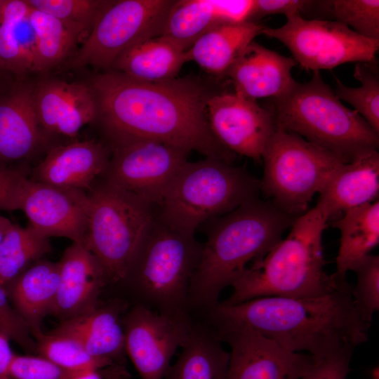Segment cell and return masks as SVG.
Masks as SVG:
<instances>
[{"label":"cell","mask_w":379,"mask_h":379,"mask_svg":"<svg viewBox=\"0 0 379 379\" xmlns=\"http://www.w3.org/2000/svg\"><path fill=\"white\" fill-rule=\"evenodd\" d=\"M350 271L357 274V284L352 287V298L356 310L364 321L371 324L379 310V256L368 255L357 262Z\"/></svg>","instance_id":"37"},{"label":"cell","mask_w":379,"mask_h":379,"mask_svg":"<svg viewBox=\"0 0 379 379\" xmlns=\"http://www.w3.org/2000/svg\"><path fill=\"white\" fill-rule=\"evenodd\" d=\"M1 1H2V0H0V9H1ZM1 72H0V73H1Z\"/></svg>","instance_id":"47"},{"label":"cell","mask_w":379,"mask_h":379,"mask_svg":"<svg viewBox=\"0 0 379 379\" xmlns=\"http://www.w3.org/2000/svg\"><path fill=\"white\" fill-rule=\"evenodd\" d=\"M72 379H101V374L95 371H85Z\"/></svg>","instance_id":"46"},{"label":"cell","mask_w":379,"mask_h":379,"mask_svg":"<svg viewBox=\"0 0 379 379\" xmlns=\"http://www.w3.org/2000/svg\"><path fill=\"white\" fill-rule=\"evenodd\" d=\"M36 351L58 366L73 371H95L109 379H129L124 365L111 359L90 354L70 338L41 331L32 335Z\"/></svg>","instance_id":"32"},{"label":"cell","mask_w":379,"mask_h":379,"mask_svg":"<svg viewBox=\"0 0 379 379\" xmlns=\"http://www.w3.org/2000/svg\"><path fill=\"white\" fill-rule=\"evenodd\" d=\"M354 351H343L315 363L300 379H346Z\"/></svg>","instance_id":"41"},{"label":"cell","mask_w":379,"mask_h":379,"mask_svg":"<svg viewBox=\"0 0 379 379\" xmlns=\"http://www.w3.org/2000/svg\"><path fill=\"white\" fill-rule=\"evenodd\" d=\"M27 0H2L0 9V72L18 77L34 73L35 35Z\"/></svg>","instance_id":"26"},{"label":"cell","mask_w":379,"mask_h":379,"mask_svg":"<svg viewBox=\"0 0 379 379\" xmlns=\"http://www.w3.org/2000/svg\"><path fill=\"white\" fill-rule=\"evenodd\" d=\"M29 77L0 73V166L32 157L46 142Z\"/></svg>","instance_id":"16"},{"label":"cell","mask_w":379,"mask_h":379,"mask_svg":"<svg viewBox=\"0 0 379 379\" xmlns=\"http://www.w3.org/2000/svg\"><path fill=\"white\" fill-rule=\"evenodd\" d=\"M260 190L277 208L298 218L305 213L345 158L300 135L276 128L262 157Z\"/></svg>","instance_id":"9"},{"label":"cell","mask_w":379,"mask_h":379,"mask_svg":"<svg viewBox=\"0 0 379 379\" xmlns=\"http://www.w3.org/2000/svg\"><path fill=\"white\" fill-rule=\"evenodd\" d=\"M317 204L329 220L346 211L378 200L379 153L365 152L340 166L319 193Z\"/></svg>","instance_id":"23"},{"label":"cell","mask_w":379,"mask_h":379,"mask_svg":"<svg viewBox=\"0 0 379 379\" xmlns=\"http://www.w3.org/2000/svg\"><path fill=\"white\" fill-rule=\"evenodd\" d=\"M9 340L0 332V379H13L9 374V366L13 355Z\"/></svg>","instance_id":"43"},{"label":"cell","mask_w":379,"mask_h":379,"mask_svg":"<svg viewBox=\"0 0 379 379\" xmlns=\"http://www.w3.org/2000/svg\"><path fill=\"white\" fill-rule=\"evenodd\" d=\"M87 83L95 96L97 121L109 149L154 140L232 164L234 154L216 139L209 126L206 104L212 94L199 84L177 77L145 81L112 69Z\"/></svg>","instance_id":"1"},{"label":"cell","mask_w":379,"mask_h":379,"mask_svg":"<svg viewBox=\"0 0 379 379\" xmlns=\"http://www.w3.org/2000/svg\"><path fill=\"white\" fill-rule=\"evenodd\" d=\"M83 243L101 265L107 282L120 283L157 215V208L102 178L86 191Z\"/></svg>","instance_id":"8"},{"label":"cell","mask_w":379,"mask_h":379,"mask_svg":"<svg viewBox=\"0 0 379 379\" xmlns=\"http://www.w3.org/2000/svg\"><path fill=\"white\" fill-rule=\"evenodd\" d=\"M27 177L20 172L14 177L0 182V210H18L19 199Z\"/></svg>","instance_id":"42"},{"label":"cell","mask_w":379,"mask_h":379,"mask_svg":"<svg viewBox=\"0 0 379 379\" xmlns=\"http://www.w3.org/2000/svg\"><path fill=\"white\" fill-rule=\"evenodd\" d=\"M354 77L360 82L357 87L347 86L334 75L335 94L354 107L369 126L379 133V72L377 60L356 62Z\"/></svg>","instance_id":"34"},{"label":"cell","mask_w":379,"mask_h":379,"mask_svg":"<svg viewBox=\"0 0 379 379\" xmlns=\"http://www.w3.org/2000/svg\"><path fill=\"white\" fill-rule=\"evenodd\" d=\"M59 263V285L51 314L65 320L96 307L108 282L95 255L83 242H73Z\"/></svg>","instance_id":"20"},{"label":"cell","mask_w":379,"mask_h":379,"mask_svg":"<svg viewBox=\"0 0 379 379\" xmlns=\"http://www.w3.org/2000/svg\"><path fill=\"white\" fill-rule=\"evenodd\" d=\"M51 250L49 238L29 224H13L0 244V284L12 282L25 269Z\"/></svg>","instance_id":"33"},{"label":"cell","mask_w":379,"mask_h":379,"mask_svg":"<svg viewBox=\"0 0 379 379\" xmlns=\"http://www.w3.org/2000/svg\"><path fill=\"white\" fill-rule=\"evenodd\" d=\"M207 118L216 139L232 153L259 163L276 130L268 108L234 93L211 95L206 104Z\"/></svg>","instance_id":"14"},{"label":"cell","mask_w":379,"mask_h":379,"mask_svg":"<svg viewBox=\"0 0 379 379\" xmlns=\"http://www.w3.org/2000/svg\"><path fill=\"white\" fill-rule=\"evenodd\" d=\"M13 223L6 218L0 215V244L9 229L12 227Z\"/></svg>","instance_id":"45"},{"label":"cell","mask_w":379,"mask_h":379,"mask_svg":"<svg viewBox=\"0 0 379 379\" xmlns=\"http://www.w3.org/2000/svg\"><path fill=\"white\" fill-rule=\"evenodd\" d=\"M34 105L39 124L48 133L77 136L96 121L98 103L89 84L46 78L34 82Z\"/></svg>","instance_id":"18"},{"label":"cell","mask_w":379,"mask_h":379,"mask_svg":"<svg viewBox=\"0 0 379 379\" xmlns=\"http://www.w3.org/2000/svg\"><path fill=\"white\" fill-rule=\"evenodd\" d=\"M295 219L257 197L206 222L207 238L188 293L192 317L201 316L218 304L222 291L249 263L266 255Z\"/></svg>","instance_id":"3"},{"label":"cell","mask_w":379,"mask_h":379,"mask_svg":"<svg viewBox=\"0 0 379 379\" xmlns=\"http://www.w3.org/2000/svg\"><path fill=\"white\" fill-rule=\"evenodd\" d=\"M85 192L58 188L27 178L18 210L24 212L29 225L41 234L83 242L86 231Z\"/></svg>","instance_id":"17"},{"label":"cell","mask_w":379,"mask_h":379,"mask_svg":"<svg viewBox=\"0 0 379 379\" xmlns=\"http://www.w3.org/2000/svg\"><path fill=\"white\" fill-rule=\"evenodd\" d=\"M201 244L194 234L169 226L157 213L120 282L133 291L134 305L191 326L188 293Z\"/></svg>","instance_id":"5"},{"label":"cell","mask_w":379,"mask_h":379,"mask_svg":"<svg viewBox=\"0 0 379 379\" xmlns=\"http://www.w3.org/2000/svg\"><path fill=\"white\" fill-rule=\"evenodd\" d=\"M126 304L121 300L100 306L65 319L51 331L75 340L90 354L124 365Z\"/></svg>","instance_id":"22"},{"label":"cell","mask_w":379,"mask_h":379,"mask_svg":"<svg viewBox=\"0 0 379 379\" xmlns=\"http://www.w3.org/2000/svg\"><path fill=\"white\" fill-rule=\"evenodd\" d=\"M276 128L293 133L349 162L378 150L379 133L358 112L345 107L334 90L314 72L307 82H296L268 108Z\"/></svg>","instance_id":"6"},{"label":"cell","mask_w":379,"mask_h":379,"mask_svg":"<svg viewBox=\"0 0 379 379\" xmlns=\"http://www.w3.org/2000/svg\"><path fill=\"white\" fill-rule=\"evenodd\" d=\"M317 3V1L308 0L251 1L246 21L258 22L261 18L271 15H284L287 18L312 9Z\"/></svg>","instance_id":"40"},{"label":"cell","mask_w":379,"mask_h":379,"mask_svg":"<svg viewBox=\"0 0 379 379\" xmlns=\"http://www.w3.org/2000/svg\"><path fill=\"white\" fill-rule=\"evenodd\" d=\"M21 171L7 166H0V182L8 180Z\"/></svg>","instance_id":"44"},{"label":"cell","mask_w":379,"mask_h":379,"mask_svg":"<svg viewBox=\"0 0 379 379\" xmlns=\"http://www.w3.org/2000/svg\"><path fill=\"white\" fill-rule=\"evenodd\" d=\"M328 220L319 204L296 218L288 236L246 268L222 302L233 305L267 296L317 297L329 292L339 275L324 272L322 234Z\"/></svg>","instance_id":"4"},{"label":"cell","mask_w":379,"mask_h":379,"mask_svg":"<svg viewBox=\"0 0 379 379\" xmlns=\"http://www.w3.org/2000/svg\"><path fill=\"white\" fill-rule=\"evenodd\" d=\"M279 27H266L261 34L275 39L290 51L306 70L331 69L347 62L376 60L379 41L368 39L335 20L286 18Z\"/></svg>","instance_id":"11"},{"label":"cell","mask_w":379,"mask_h":379,"mask_svg":"<svg viewBox=\"0 0 379 379\" xmlns=\"http://www.w3.org/2000/svg\"><path fill=\"white\" fill-rule=\"evenodd\" d=\"M81 372L62 368L41 356L13 354L9 366V374L14 379H72Z\"/></svg>","instance_id":"38"},{"label":"cell","mask_w":379,"mask_h":379,"mask_svg":"<svg viewBox=\"0 0 379 379\" xmlns=\"http://www.w3.org/2000/svg\"><path fill=\"white\" fill-rule=\"evenodd\" d=\"M187 62L186 51L158 36L127 48L114 60L110 69L138 80L159 81L175 78Z\"/></svg>","instance_id":"27"},{"label":"cell","mask_w":379,"mask_h":379,"mask_svg":"<svg viewBox=\"0 0 379 379\" xmlns=\"http://www.w3.org/2000/svg\"><path fill=\"white\" fill-rule=\"evenodd\" d=\"M217 335L231 350L227 379H300L316 363L310 354L289 351L248 328Z\"/></svg>","instance_id":"15"},{"label":"cell","mask_w":379,"mask_h":379,"mask_svg":"<svg viewBox=\"0 0 379 379\" xmlns=\"http://www.w3.org/2000/svg\"><path fill=\"white\" fill-rule=\"evenodd\" d=\"M101 177L157 208L168 187L188 161L190 151L154 140H136L110 149Z\"/></svg>","instance_id":"12"},{"label":"cell","mask_w":379,"mask_h":379,"mask_svg":"<svg viewBox=\"0 0 379 379\" xmlns=\"http://www.w3.org/2000/svg\"><path fill=\"white\" fill-rule=\"evenodd\" d=\"M260 180L232 164L207 158L187 161L157 208L169 226L194 234L203 223L258 197Z\"/></svg>","instance_id":"7"},{"label":"cell","mask_w":379,"mask_h":379,"mask_svg":"<svg viewBox=\"0 0 379 379\" xmlns=\"http://www.w3.org/2000/svg\"><path fill=\"white\" fill-rule=\"evenodd\" d=\"M265 27L248 21L220 25L203 34L186 51L187 60L209 73L225 74Z\"/></svg>","instance_id":"29"},{"label":"cell","mask_w":379,"mask_h":379,"mask_svg":"<svg viewBox=\"0 0 379 379\" xmlns=\"http://www.w3.org/2000/svg\"><path fill=\"white\" fill-rule=\"evenodd\" d=\"M29 17L35 35L34 73H46L67 61L76 52L77 44L84 41L74 27L32 6Z\"/></svg>","instance_id":"31"},{"label":"cell","mask_w":379,"mask_h":379,"mask_svg":"<svg viewBox=\"0 0 379 379\" xmlns=\"http://www.w3.org/2000/svg\"><path fill=\"white\" fill-rule=\"evenodd\" d=\"M192 326L140 305L124 315L125 350L142 379H164Z\"/></svg>","instance_id":"13"},{"label":"cell","mask_w":379,"mask_h":379,"mask_svg":"<svg viewBox=\"0 0 379 379\" xmlns=\"http://www.w3.org/2000/svg\"><path fill=\"white\" fill-rule=\"evenodd\" d=\"M109 147L93 140L51 147L30 179L63 190L87 191L105 173Z\"/></svg>","instance_id":"19"},{"label":"cell","mask_w":379,"mask_h":379,"mask_svg":"<svg viewBox=\"0 0 379 379\" xmlns=\"http://www.w3.org/2000/svg\"><path fill=\"white\" fill-rule=\"evenodd\" d=\"M298 64L292 57L284 56L252 41L225 72L231 79L234 93L255 101L277 98L287 93L295 84L291 74Z\"/></svg>","instance_id":"21"},{"label":"cell","mask_w":379,"mask_h":379,"mask_svg":"<svg viewBox=\"0 0 379 379\" xmlns=\"http://www.w3.org/2000/svg\"><path fill=\"white\" fill-rule=\"evenodd\" d=\"M34 8L49 14L74 27L84 41L102 11L108 0H27ZM84 42V41H83Z\"/></svg>","instance_id":"35"},{"label":"cell","mask_w":379,"mask_h":379,"mask_svg":"<svg viewBox=\"0 0 379 379\" xmlns=\"http://www.w3.org/2000/svg\"><path fill=\"white\" fill-rule=\"evenodd\" d=\"M251 1L180 0L172 6L160 36L185 51L211 29L246 21Z\"/></svg>","instance_id":"24"},{"label":"cell","mask_w":379,"mask_h":379,"mask_svg":"<svg viewBox=\"0 0 379 379\" xmlns=\"http://www.w3.org/2000/svg\"><path fill=\"white\" fill-rule=\"evenodd\" d=\"M60 280V263L39 259L12 281L15 310L32 335L41 331L44 318L51 314Z\"/></svg>","instance_id":"28"},{"label":"cell","mask_w":379,"mask_h":379,"mask_svg":"<svg viewBox=\"0 0 379 379\" xmlns=\"http://www.w3.org/2000/svg\"><path fill=\"white\" fill-rule=\"evenodd\" d=\"M324 11L360 36L379 41L378 0L325 1Z\"/></svg>","instance_id":"36"},{"label":"cell","mask_w":379,"mask_h":379,"mask_svg":"<svg viewBox=\"0 0 379 379\" xmlns=\"http://www.w3.org/2000/svg\"><path fill=\"white\" fill-rule=\"evenodd\" d=\"M352 287L346 276L339 275L333 288L321 296H267L233 305L220 302L201 318L217 333L248 328L289 351L309 354L317 362L354 351L368 340L371 324L356 310Z\"/></svg>","instance_id":"2"},{"label":"cell","mask_w":379,"mask_h":379,"mask_svg":"<svg viewBox=\"0 0 379 379\" xmlns=\"http://www.w3.org/2000/svg\"><path fill=\"white\" fill-rule=\"evenodd\" d=\"M214 328L194 318L181 352L164 379H227L230 353Z\"/></svg>","instance_id":"25"},{"label":"cell","mask_w":379,"mask_h":379,"mask_svg":"<svg viewBox=\"0 0 379 379\" xmlns=\"http://www.w3.org/2000/svg\"><path fill=\"white\" fill-rule=\"evenodd\" d=\"M175 1H111L81 46L67 61L69 68L91 66L109 70L124 50L140 41L160 36Z\"/></svg>","instance_id":"10"},{"label":"cell","mask_w":379,"mask_h":379,"mask_svg":"<svg viewBox=\"0 0 379 379\" xmlns=\"http://www.w3.org/2000/svg\"><path fill=\"white\" fill-rule=\"evenodd\" d=\"M333 226L341 235L335 273L346 276L379 243V201L346 211Z\"/></svg>","instance_id":"30"},{"label":"cell","mask_w":379,"mask_h":379,"mask_svg":"<svg viewBox=\"0 0 379 379\" xmlns=\"http://www.w3.org/2000/svg\"><path fill=\"white\" fill-rule=\"evenodd\" d=\"M0 332L28 351H36L27 324L11 306L4 286L0 284Z\"/></svg>","instance_id":"39"}]
</instances>
